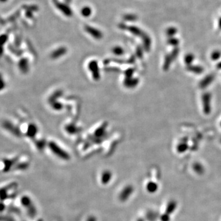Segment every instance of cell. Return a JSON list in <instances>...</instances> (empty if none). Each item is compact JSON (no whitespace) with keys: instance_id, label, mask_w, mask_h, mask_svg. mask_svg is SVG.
<instances>
[{"instance_id":"cell-10","label":"cell","mask_w":221,"mask_h":221,"mask_svg":"<svg viewBox=\"0 0 221 221\" xmlns=\"http://www.w3.org/2000/svg\"><path fill=\"white\" fill-rule=\"evenodd\" d=\"M160 220L161 221H170V215L165 213V214L160 216Z\"/></svg>"},{"instance_id":"cell-2","label":"cell","mask_w":221,"mask_h":221,"mask_svg":"<svg viewBox=\"0 0 221 221\" xmlns=\"http://www.w3.org/2000/svg\"><path fill=\"white\" fill-rule=\"evenodd\" d=\"M54 3L55 7L65 16L67 17H71L72 16L73 13L71 9L65 4L60 3L57 0H54Z\"/></svg>"},{"instance_id":"cell-4","label":"cell","mask_w":221,"mask_h":221,"mask_svg":"<svg viewBox=\"0 0 221 221\" xmlns=\"http://www.w3.org/2000/svg\"><path fill=\"white\" fill-rule=\"evenodd\" d=\"M112 178V174L109 171H104L101 176V183L103 185L108 184Z\"/></svg>"},{"instance_id":"cell-1","label":"cell","mask_w":221,"mask_h":221,"mask_svg":"<svg viewBox=\"0 0 221 221\" xmlns=\"http://www.w3.org/2000/svg\"><path fill=\"white\" fill-rule=\"evenodd\" d=\"M134 192V188L131 185H127L124 187L122 190L120 191L119 195V198L122 202L127 201V200L131 197Z\"/></svg>"},{"instance_id":"cell-12","label":"cell","mask_w":221,"mask_h":221,"mask_svg":"<svg viewBox=\"0 0 221 221\" xmlns=\"http://www.w3.org/2000/svg\"><path fill=\"white\" fill-rule=\"evenodd\" d=\"M114 52L115 54H120L123 52V50L120 47H116L114 49Z\"/></svg>"},{"instance_id":"cell-16","label":"cell","mask_w":221,"mask_h":221,"mask_svg":"<svg viewBox=\"0 0 221 221\" xmlns=\"http://www.w3.org/2000/svg\"><path fill=\"white\" fill-rule=\"evenodd\" d=\"M7 1V0H0V2H2V3H5Z\"/></svg>"},{"instance_id":"cell-9","label":"cell","mask_w":221,"mask_h":221,"mask_svg":"<svg viewBox=\"0 0 221 221\" xmlns=\"http://www.w3.org/2000/svg\"><path fill=\"white\" fill-rule=\"evenodd\" d=\"M194 170L195 171V172L198 174H201L204 172V169H203V166L200 164H195L194 166Z\"/></svg>"},{"instance_id":"cell-17","label":"cell","mask_w":221,"mask_h":221,"mask_svg":"<svg viewBox=\"0 0 221 221\" xmlns=\"http://www.w3.org/2000/svg\"><path fill=\"white\" fill-rule=\"evenodd\" d=\"M137 221H144L143 219H139L138 220H137Z\"/></svg>"},{"instance_id":"cell-6","label":"cell","mask_w":221,"mask_h":221,"mask_svg":"<svg viewBox=\"0 0 221 221\" xmlns=\"http://www.w3.org/2000/svg\"><path fill=\"white\" fill-rule=\"evenodd\" d=\"M52 150L54 151V152L58 156H59L60 158H61V159H68V155L64 151H62L60 149L58 148V147L55 146V145H54L53 146H52Z\"/></svg>"},{"instance_id":"cell-8","label":"cell","mask_w":221,"mask_h":221,"mask_svg":"<svg viewBox=\"0 0 221 221\" xmlns=\"http://www.w3.org/2000/svg\"><path fill=\"white\" fill-rule=\"evenodd\" d=\"M81 15L84 17H89L92 14V8L89 6H84L81 9Z\"/></svg>"},{"instance_id":"cell-13","label":"cell","mask_w":221,"mask_h":221,"mask_svg":"<svg viewBox=\"0 0 221 221\" xmlns=\"http://www.w3.org/2000/svg\"><path fill=\"white\" fill-rule=\"evenodd\" d=\"M7 36L6 35H2L0 36V43H1V42L5 43V42L7 41Z\"/></svg>"},{"instance_id":"cell-3","label":"cell","mask_w":221,"mask_h":221,"mask_svg":"<svg viewBox=\"0 0 221 221\" xmlns=\"http://www.w3.org/2000/svg\"><path fill=\"white\" fill-rule=\"evenodd\" d=\"M85 30L92 36L96 39H100L103 37V34L101 31L91 26L86 25L85 27Z\"/></svg>"},{"instance_id":"cell-14","label":"cell","mask_w":221,"mask_h":221,"mask_svg":"<svg viewBox=\"0 0 221 221\" xmlns=\"http://www.w3.org/2000/svg\"><path fill=\"white\" fill-rule=\"evenodd\" d=\"M86 221H97V219L95 218V217L92 216H90L89 217H88Z\"/></svg>"},{"instance_id":"cell-5","label":"cell","mask_w":221,"mask_h":221,"mask_svg":"<svg viewBox=\"0 0 221 221\" xmlns=\"http://www.w3.org/2000/svg\"><path fill=\"white\" fill-rule=\"evenodd\" d=\"M146 188L147 191L149 193L154 194L158 190V184L154 181H149L147 183Z\"/></svg>"},{"instance_id":"cell-15","label":"cell","mask_w":221,"mask_h":221,"mask_svg":"<svg viewBox=\"0 0 221 221\" xmlns=\"http://www.w3.org/2000/svg\"><path fill=\"white\" fill-rule=\"evenodd\" d=\"M26 16L28 18H32L33 17V15H32V13H31V12L30 11V10H28V11H27L26 13Z\"/></svg>"},{"instance_id":"cell-11","label":"cell","mask_w":221,"mask_h":221,"mask_svg":"<svg viewBox=\"0 0 221 221\" xmlns=\"http://www.w3.org/2000/svg\"><path fill=\"white\" fill-rule=\"evenodd\" d=\"M124 19L125 20H130V21H133V20H135V18H136V17L134 16V15H132V14H127L125 15L124 17H123Z\"/></svg>"},{"instance_id":"cell-7","label":"cell","mask_w":221,"mask_h":221,"mask_svg":"<svg viewBox=\"0 0 221 221\" xmlns=\"http://www.w3.org/2000/svg\"><path fill=\"white\" fill-rule=\"evenodd\" d=\"M176 207H177V203L174 200L170 201L167 205V206L166 208V213L168 214L169 215L173 213L174 211H175V209H176Z\"/></svg>"}]
</instances>
